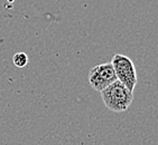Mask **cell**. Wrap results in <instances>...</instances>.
I'll return each instance as SVG.
<instances>
[{
  "label": "cell",
  "instance_id": "1",
  "mask_svg": "<svg viewBox=\"0 0 158 145\" xmlns=\"http://www.w3.org/2000/svg\"><path fill=\"white\" fill-rule=\"evenodd\" d=\"M100 93L104 105L108 107V109L114 113H122L127 111L134 100V92L129 91L119 80L113 82Z\"/></svg>",
  "mask_w": 158,
  "mask_h": 145
},
{
  "label": "cell",
  "instance_id": "2",
  "mask_svg": "<svg viewBox=\"0 0 158 145\" xmlns=\"http://www.w3.org/2000/svg\"><path fill=\"white\" fill-rule=\"evenodd\" d=\"M111 64L116 72L117 80L125 85L129 91L134 92L138 82L137 70L134 61L126 55L116 54L112 57Z\"/></svg>",
  "mask_w": 158,
  "mask_h": 145
},
{
  "label": "cell",
  "instance_id": "3",
  "mask_svg": "<svg viewBox=\"0 0 158 145\" xmlns=\"http://www.w3.org/2000/svg\"><path fill=\"white\" fill-rule=\"evenodd\" d=\"M117 80V76L111 63L97 65L89 72V83L94 91L101 92Z\"/></svg>",
  "mask_w": 158,
  "mask_h": 145
},
{
  "label": "cell",
  "instance_id": "4",
  "mask_svg": "<svg viewBox=\"0 0 158 145\" xmlns=\"http://www.w3.org/2000/svg\"><path fill=\"white\" fill-rule=\"evenodd\" d=\"M12 63L16 67L23 68V67L27 66L28 64V56L25 53H17L12 56Z\"/></svg>",
  "mask_w": 158,
  "mask_h": 145
}]
</instances>
